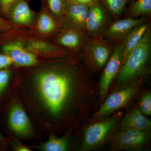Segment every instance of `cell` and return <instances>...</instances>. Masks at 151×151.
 Instances as JSON below:
<instances>
[{"instance_id":"6da1fadb","label":"cell","mask_w":151,"mask_h":151,"mask_svg":"<svg viewBox=\"0 0 151 151\" xmlns=\"http://www.w3.org/2000/svg\"><path fill=\"white\" fill-rule=\"evenodd\" d=\"M35 82L39 95L54 117L65 113L73 103L89 111L95 100V89L86 69L76 70L72 65L61 64L38 73Z\"/></svg>"},{"instance_id":"7a4b0ae2","label":"cell","mask_w":151,"mask_h":151,"mask_svg":"<svg viewBox=\"0 0 151 151\" xmlns=\"http://www.w3.org/2000/svg\"><path fill=\"white\" fill-rule=\"evenodd\" d=\"M151 53V31L150 28L138 44L123 60L119 74L114 81L116 89L142 76L150 74Z\"/></svg>"},{"instance_id":"3957f363","label":"cell","mask_w":151,"mask_h":151,"mask_svg":"<svg viewBox=\"0 0 151 151\" xmlns=\"http://www.w3.org/2000/svg\"><path fill=\"white\" fill-rule=\"evenodd\" d=\"M148 75H142L124 86L116 89L105 97L103 103L93 115L92 120L106 118L131 104L139 94Z\"/></svg>"},{"instance_id":"277c9868","label":"cell","mask_w":151,"mask_h":151,"mask_svg":"<svg viewBox=\"0 0 151 151\" xmlns=\"http://www.w3.org/2000/svg\"><path fill=\"white\" fill-rule=\"evenodd\" d=\"M123 116V112L119 111L112 116L92 120V123L84 131L81 150H93L110 140L118 129V125Z\"/></svg>"},{"instance_id":"5b68a950","label":"cell","mask_w":151,"mask_h":151,"mask_svg":"<svg viewBox=\"0 0 151 151\" xmlns=\"http://www.w3.org/2000/svg\"><path fill=\"white\" fill-rule=\"evenodd\" d=\"M114 47L104 38L89 37L82 50V57L86 67L94 73L102 71Z\"/></svg>"},{"instance_id":"8992f818","label":"cell","mask_w":151,"mask_h":151,"mask_svg":"<svg viewBox=\"0 0 151 151\" xmlns=\"http://www.w3.org/2000/svg\"><path fill=\"white\" fill-rule=\"evenodd\" d=\"M151 131L145 132L132 129H118L115 132L110 143L113 151L140 150L150 143Z\"/></svg>"},{"instance_id":"52a82bcc","label":"cell","mask_w":151,"mask_h":151,"mask_svg":"<svg viewBox=\"0 0 151 151\" xmlns=\"http://www.w3.org/2000/svg\"><path fill=\"white\" fill-rule=\"evenodd\" d=\"M124 49L121 43L116 44L111 57L102 70L99 83V96L103 101L116 80L124 59Z\"/></svg>"},{"instance_id":"ba28073f","label":"cell","mask_w":151,"mask_h":151,"mask_svg":"<svg viewBox=\"0 0 151 151\" xmlns=\"http://www.w3.org/2000/svg\"><path fill=\"white\" fill-rule=\"evenodd\" d=\"M109 25L108 14L99 0L89 5L85 27L89 37L101 36Z\"/></svg>"},{"instance_id":"9c48e42d","label":"cell","mask_w":151,"mask_h":151,"mask_svg":"<svg viewBox=\"0 0 151 151\" xmlns=\"http://www.w3.org/2000/svg\"><path fill=\"white\" fill-rule=\"evenodd\" d=\"M147 20L146 17L139 18L129 17L118 20L109 24L100 37L114 41L116 44L120 43L134 28Z\"/></svg>"},{"instance_id":"30bf717a","label":"cell","mask_w":151,"mask_h":151,"mask_svg":"<svg viewBox=\"0 0 151 151\" xmlns=\"http://www.w3.org/2000/svg\"><path fill=\"white\" fill-rule=\"evenodd\" d=\"M8 122L11 130L19 137H28L32 134V127L29 118L19 103H14L11 107Z\"/></svg>"},{"instance_id":"8fae6325","label":"cell","mask_w":151,"mask_h":151,"mask_svg":"<svg viewBox=\"0 0 151 151\" xmlns=\"http://www.w3.org/2000/svg\"><path fill=\"white\" fill-rule=\"evenodd\" d=\"M89 6L69 2L61 17L65 28L85 30Z\"/></svg>"},{"instance_id":"7c38bea8","label":"cell","mask_w":151,"mask_h":151,"mask_svg":"<svg viewBox=\"0 0 151 151\" xmlns=\"http://www.w3.org/2000/svg\"><path fill=\"white\" fill-rule=\"evenodd\" d=\"M2 49L4 54L11 58L13 63L20 66H32L38 62L35 54L25 48L21 42L7 44L3 46Z\"/></svg>"},{"instance_id":"4fadbf2b","label":"cell","mask_w":151,"mask_h":151,"mask_svg":"<svg viewBox=\"0 0 151 151\" xmlns=\"http://www.w3.org/2000/svg\"><path fill=\"white\" fill-rule=\"evenodd\" d=\"M89 38L86 30L65 28L60 33L57 42L63 47L78 52L82 51Z\"/></svg>"},{"instance_id":"5bb4252c","label":"cell","mask_w":151,"mask_h":151,"mask_svg":"<svg viewBox=\"0 0 151 151\" xmlns=\"http://www.w3.org/2000/svg\"><path fill=\"white\" fill-rule=\"evenodd\" d=\"M122 129L150 132L151 131V122L141 113L136 104L130 108L119 122L117 130Z\"/></svg>"},{"instance_id":"9a60e30c","label":"cell","mask_w":151,"mask_h":151,"mask_svg":"<svg viewBox=\"0 0 151 151\" xmlns=\"http://www.w3.org/2000/svg\"><path fill=\"white\" fill-rule=\"evenodd\" d=\"M8 13L12 20L17 24H30L33 18L32 12L24 0H17Z\"/></svg>"},{"instance_id":"2e32d148","label":"cell","mask_w":151,"mask_h":151,"mask_svg":"<svg viewBox=\"0 0 151 151\" xmlns=\"http://www.w3.org/2000/svg\"><path fill=\"white\" fill-rule=\"evenodd\" d=\"M150 28V25L147 21L137 26L124 39L121 44L124 49V59L135 47L146 32Z\"/></svg>"},{"instance_id":"e0dca14e","label":"cell","mask_w":151,"mask_h":151,"mask_svg":"<svg viewBox=\"0 0 151 151\" xmlns=\"http://www.w3.org/2000/svg\"><path fill=\"white\" fill-rule=\"evenodd\" d=\"M28 51L33 53L52 52L58 55H62L64 51L62 48L54 46L42 41L31 40L28 43L26 47Z\"/></svg>"},{"instance_id":"ac0fdd59","label":"cell","mask_w":151,"mask_h":151,"mask_svg":"<svg viewBox=\"0 0 151 151\" xmlns=\"http://www.w3.org/2000/svg\"><path fill=\"white\" fill-rule=\"evenodd\" d=\"M128 10L131 17H150L151 14V0H134Z\"/></svg>"},{"instance_id":"d6986e66","label":"cell","mask_w":151,"mask_h":151,"mask_svg":"<svg viewBox=\"0 0 151 151\" xmlns=\"http://www.w3.org/2000/svg\"><path fill=\"white\" fill-rule=\"evenodd\" d=\"M68 146V139L66 137H57L51 136L48 140L42 144L39 149L45 151H64Z\"/></svg>"},{"instance_id":"ffe728a7","label":"cell","mask_w":151,"mask_h":151,"mask_svg":"<svg viewBox=\"0 0 151 151\" xmlns=\"http://www.w3.org/2000/svg\"><path fill=\"white\" fill-rule=\"evenodd\" d=\"M56 24L49 14L43 13L40 15L37 24L38 30L43 34L50 33L56 29Z\"/></svg>"},{"instance_id":"44dd1931","label":"cell","mask_w":151,"mask_h":151,"mask_svg":"<svg viewBox=\"0 0 151 151\" xmlns=\"http://www.w3.org/2000/svg\"><path fill=\"white\" fill-rule=\"evenodd\" d=\"M129 0H102L114 17H119L125 9Z\"/></svg>"},{"instance_id":"7402d4cb","label":"cell","mask_w":151,"mask_h":151,"mask_svg":"<svg viewBox=\"0 0 151 151\" xmlns=\"http://www.w3.org/2000/svg\"><path fill=\"white\" fill-rule=\"evenodd\" d=\"M138 108L141 113L145 116L151 115V93L147 91L142 93L138 100Z\"/></svg>"},{"instance_id":"603a6c76","label":"cell","mask_w":151,"mask_h":151,"mask_svg":"<svg viewBox=\"0 0 151 151\" xmlns=\"http://www.w3.org/2000/svg\"><path fill=\"white\" fill-rule=\"evenodd\" d=\"M50 10L55 15L61 18L64 14L68 3V0H47Z\"/></svg>"},{"instance_id":"cb8c5ba5","label":"cell","mask_w":151,"mask_h":151,"mask_svg":"<svg viewBox=\"0 0 151 151\" xmlns=\"http://www.w3.org/2000/svg\"><path fill=\"white\" fill-rule=\"evenodd\" d=\"M9 78L10 72L8 69H0V96L6 89Z\"/></svg>"},{"instance_id":"d4e9b609","label":"cell","mask_w":151,"mask_h":151,"mask_svg":"<svg viewBox=\"0 0 151 151\" xmlns=\"http://www.w3.org/2000/svg\"><path fill=\"white\" fill-rule=\"evenodd\" d=\"M13 63V60L9 56L0 53V69H5Z\"/></svg>"},{"instance_id":"484cf974","label":"cell","mask_w":151,"mask_h":151,"mask_svg":"<svg viewBox=\"0 0 151 151\" xmlns=\"http://www.w3.org/2000/svg\"><path fill=\"white\" fill-rule=\"evenodd\" d=\"M17 0H0V6L4 13H8L9 11Z\"/></svg>"},{"instance_id":"4316f807","label":"cell","mask_w":151,"mask_h":151,"mask_svg":"<svg viewBox=\"0 0 151 151\" xmlns=\"http://www.w3.org/2000/svg\"><path fill=\"white\" fill-rule=\"evenodd\" d=\"M12 28L10 24L0 17V32L11 29Z\"/></svg>"},{"instance_id":"83f0119b","label":"cell","mask_w":151,"mask_h":151,"mask_svg":"<svg viewBox=\"0 0 151 151\" xmlns=\"http://www.w3.org/2000/svg\"><path fill=\"white\" fill-rule=\"evenodd\" d=\"M69 2L78 4L89 5L97 0H68Z\"/></svg>"},{"instance_id":"f1b7e54d","label":"cell","mask_w":151,"mask_h":151,"mask_svg":"<svg viewBox=\"0 0 151 151\" xmlns=\"http://www.w3.org/2000/svg\"><path fill=\"white\" fill-rule=\"evenodd\" d=\"M15 150L18 151H30L31 150L26 147V146L23 145H18L16 146L15 148Z\"/></svg>"},{"instance_id":"f546056e","label":"cell","mask_w":151,"mask_h":151,"mask_svg":"<svg viewBox=\"0 0 151 151\" xmlns=\"http://www.w3.org/2000/svg\"><path fill=\"white\" fill-rule=\"evenodd\" d=\"M3 139V137L2 136L1 134V132H0V141L2 140Z\"/></svg>"},{"instance_id":"4dcf8cb0","label":"cell","mask_w":151,"mask_h":151,"mask_svg":"<svg viewBox=\"0 0 151 151\" xmlns=\"http://www.w3.org/2000/svg\"><path fill=\"white\" fill-rule=\"evenodd\" d=\"M133 1H134V0H133Z\"/></svg>"}]
</instances>
